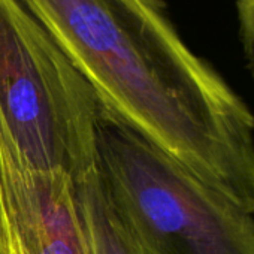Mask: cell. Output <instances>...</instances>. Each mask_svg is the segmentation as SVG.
Here are the masks:
<instances>
[{
	"label": "cell",
	"mask_w": 254,
	"mask_h": 254,
	"mask_svg": "<svg viewBox=\"0 0 254 254\" xmlns=\"http://www.w3.org/2000/svg\"><path fill=\"white\" fill-rule=\"evenodd\" d=\"M96 169L144 254H254V218L103 108Z\"/></svg>",
	"instance_id": "2"
},
{
	"label": "cell",
	"mask_w": 254,
	"mask_h": 254,
	"mask_svg": "<svg viewBox=\"0 0 254 254\" xmlns=\"http://www.w3.org/2000/svg\"><path fill=\"white\" fill-rule=\"evenodd\" d=\"M0 196L6 254H90L73 180L26 165L2 126Z\"/></svg>",
	"instance_id": "4"
},
{
	"label": "cell",
	"mask_w": 254,
	"mask_h": 254,
	"mask_svg": "<svg viewBox=\"0 0 254 254\" xmlns=\"http://www.w3.org/2000/svg\"><path fill=\"white\" fill-rule=\"evenodd\" d=\"M103 106L18 0H0V126L33 169L79 181L96 169Z\"/></svg>",
	"instance_id": "3"
},
{
	"label": "cell",
	"mask_w": 254,
	"mask_h": 254,
	"mask_svg": "<svg viewBox=\"0 0 254 254\" xmlns=\"http://www.w3.org/2000/svg\"><path fill=\"white\" fill-rule=\"evenodd\" d=\"M6 227H5V215L2 206V196H0V254H6Z\"/></svg>",
	"instance_id": "7"
},
{
	"label": "cell",
	"mask_w": 254,
	"mask_h": 254,
	"mask_svg": "<svg viewBox=\"0 0 254 254\" xmlns=\"http://www.w3.org/2000/svg\"><path fill=\"white\" fill-rule=\"evenodd\" d=\"M239 39L248 69L254 78V0H235Z\"/></svg>",
	"instance_id": "6"
},
{
	"label": "cell",
	"mask_w": 254,
	"mask_h": 254,
	"mask_svg": "<svg viewBox=\"0 0 254 254\" xmlns=\"http://www.w3.org/2000/svg\"><path fill=\"white\" fill-rule=\"evenodd\" d=\"M102 106L254 214V114L162 0H18Z\"/></svg>",
	"instance_id": "1"
},
{
	"label": "cell",
	"mask_w": 254,
	"mask_h": 254,
	"mask_svg": "<svg viewBox=\"0 0 254 254\" xmlns=\"http://www.w3.org/2000/svg\"><path fill=\"white\" fill-rule=\"evenodd\" d=\"M75 191L90 254H144L117 212L97 169L75 181Z\"/></svg>",
	"instance_id": "5"
}]
</instances>
